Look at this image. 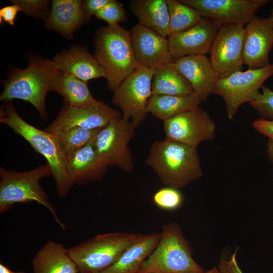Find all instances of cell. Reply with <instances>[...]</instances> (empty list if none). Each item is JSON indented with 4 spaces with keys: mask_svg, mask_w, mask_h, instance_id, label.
<instances>
[{
    "mask_svg": "<svg viewBox=\"0 0 273 273\" xmlns=\"http://www.w3.org/2000/svg\"><path fill=\"white\" fill-rule=\"evenodd\" d=\"M202 102L195 94L186 96L152 95L148 100L147 110L148 113L163 122L199 107Z\"/></svg>",
    "mask_w": 273,
    "mask_h": 273,
    "instance_id": "cell-26",
    "label": "cell"
},
{
    "mask_svg": "<svg viewBox=\"0 0 273 273\" xmlns=\"http://www.w3.org/2000/svg\"><path fill=\"white\" fill-rule=\"evenodd\" d=\"M53 60L59 71L70 74L85 82L106 77L105 70L86 47L74 46L57 54Z\"/></svg>",
    "mask_w": 273,
    "mask_h": 273,
    "instance_id": "cell-20",
    "label": "cell"
},
{
    "mask_svg": "<svg viewBox=\"0 0 273 273\" xmlns=\"http://www.w3.org/2000/svg\"><path fill=\"white\" fill-rule=\"evenodd\" d=\"M160 237V233L140 234L112 265L101 273H138L156 248Z\"/></svg>",
    "mask_w": 273,
    "mask_h": 273,
    "instance_id": "cell-22",
    "label": "cell"
},
{
    "mask_svg": "<svg viewBox=\"0 0 273 273\" xmlns=\"http://www.w3.org/2000/svg\"><path fill=\"white\" fill-rule=\"evenodd\" d=\"M271 16L272 17V22H273V10H272V14Z\"/></svg>",
    "mask_w": 273,
    "mask_h": 273,
    "instance_id": "cell-40",
    "label": "cell"
},
{
    "mask_svg": "<svg viewBox=\"0 0 273 273\" xmlns=\"http://www.w3.org/2000/svg\"><path fill=\"white\" fill-rule=\"evenodd\" d=\"M109 0H85L82 1V7L86 22L93 15L102 9Z\"/></svg>",
    "mask_w": 273,
    "mask_h": 273,
    "instance_id": "cell-36",
    "label": "cell"
},
{
    "mask_svg": "<svg viewBox=\"0 0 273 273\" xmlns=\"http://www.w3.org/2000/svg\"><path fill=\"white\" fill-rule=\"evenodd\" d=\"M59 70L53 60L33 57L23 69H15L4 82L0 100L20 99L31 104L42 120L47 118L45 101L50 83Z\"/></svg>",
    "mask_w": 273,
    "mask_h": 273,
    "instance_id": "cell-4",
    "label": "cell"
},
{
    "mask_svg": "<svg viewBox=\"0 0 273 273\" xmlns=\"http://www.w3.org/2000/svg\"><path fill=\"white\" fill-rule=\"evenodd\" d=\"M135 129L130 120L122 118L98 132L94 139L95 148L107 167L116 166L126 172L133 171V157L128 144Z\"/></svg>",
    "mask_w": 273,
    "mask_h": 273,
    "instance_id": "cell-10",
    "label": "cell"
},
{
    "mask_svg": "<svg viewBox=\"0 0 273 273\" xmlns=\"http://www.w3.org/2000/svg\"><path fill=\"white\" fill-rule=\"evenodd\" d=\"M192 250L177 223L165 224L156 248L138 273H204L194 259Z\"/></svg>",
    "mask_w": 273,
    "mask_h": 273,
    "instance_id": "cell-5",
    "label": "cell"
},
{
    "mask_svg": "<svg viewBox=\"0 0 273 273\" xmlns=\"http://www.w3.org/2000/svg\"><path fill=\"white\" fill-rule=\"evenodd\" d=\"M273 46L272 17L255 16L245 26L243 49L244 64L248 69L264 68L270 63L269 54Z\"/></svg>",
    "mask_w": 273,
    "mask_h": 273,
    "instance_id": "cell-15",
    "label": "cell"
},
{
    "mask_svg": "<svg viewBox=\"0 0 273 273\" xmlns=\"http://www.w3.org/2000/svg\"><path fill=\"white\" fill-rule=\"evenodd\" d=\"M95 48L94 56L105 71L108 88L113 91L139 67L130 31L119 24L99 28Z\"/></svg>",
    "mask_w": 273,
    "mask_h": 273,
    "instance_id": "cell-3",
    "label": "cell"
},
{
    "mask_svg": "<svg viewBox=\"0 0 273 273\" xmlns=\"http://www.w3.org/2000/svg\"><path fill=\"white\" fill-rule=\"evenodd\" d=\"M131 11L139 24L167 37L170 34L167 0H131Z\"/></svg>",
    "mask_w": 273,
    "mask_h": 273,
    "instance_id": "cell-24",
    "label": "cell"
},
{
    "mask_svg": "<svg viewBox=\"0 0 273 273\" xmlns=\"http://www.w3.org/2000/svg\"><path fill=\"white\" fill-rule=\"evenodd\" d=\"M32 268L34 273H79L68 249L51 240L48 241L34 256Z\"/></svg>",
    "mask_w": 273,
    "mask_h": 273,
    "instance_id": "cell-23",
    "label": "cell"
},
{
    "mask_svg": "<svg viewBox=\"0 0 273 273\" xmlns=\"http://www.w3.org/2000/svg\"><path fill=\"white\" fill-rule=\"evenodd\" d=\"M129 31L134 57L139 66L155 69L173 61L167 37L139 23Z\"/></svg>",
    "mask_w": 273,
    "mask_h": 273,
    "instance_id": "cell-17",
    "label": "cell"
},
{
    "mask_svg": "<svg viewBox=\"0 0 273 273\" xmlns=\"http://www.w3.org/2000/svg\"><path fill=\"white\" fill-rule=\"evenodd\" d=\"M0 122L22 136L45 158L56 183L58 196L61 198L65 197L73 184L67 172L66 157L56 135L40 130L25 121L10 101L1 107Z\"/></svg>",
    "mask_w": 273,
    "mask_h": 273,
    "instance_id": "cell-2",
    "label": "cell"
},
{
    "mask_svg": "<svg viewBox=\"0 0 273 273\" xmlns=\"http://www.w3.org/2000/svg\"><path fill=\"white\" fill-rule=\"evenodd\" d=\"M12 4L18 5L27 15L46 19L48 15L49 2L43 0H13Z\"/></svg>",
    "mask_w": 273,
    "mask_h": 273,
    "instance_id": "cell-33",
    "label": "cell"
},
{
    "mask_svg": "<svg viewBox=\"0 0 273 273\" xmlns=\"http://www.w3.org/2000/svg\"><path fill=\"white\" fill-rule=\"evenodd\" d=\"M0 273H25L23 270L13 271L3 263H0Z\"/></svg>",
    "mask_w": 273,
    "mask_h": 273,
    "instance_id": "cell-38",
    "label": "cell"
},
{
    "mask_svg": "<svg viewBox=\"0 0 273 273\" xmlns=\"http://www.w3.org/2000/svg\"><path fill=\"white\" fill-rule=\"evenodd\" d=\"M140 234L112 232L98 235L68 249L79 273H101L112 265Z\"/></svg>",
    "mask_w": 273,
    "mask_h": 273,
    "instance_id": "cell-7",
    "label": "cell"
},
{
    "mask_svg": "<svg viewBox=\"0 0 273 273\" xmlns=\"http://www.w3.org/2000/svg\"><path fill=\"white\" fill-rule=\"evenodd\" d=\"M195 9L202 18L220 27L232 25H246L267 0H179Z\"/></svg>",
    "mask_w": 273,
    "mask_h": 273,
    "instance_id": "cell-11",
    "label": "cell"
},
{
    "mask_svg": "<svg viewBox=\"0 0 273 273\" xmlns=\"http://www.w3.org/2000/svg\"><path fill=\"white\" fill-rule=\"evenodd\" d=\"M154 69L139 67L115 89L113 104L122 112V118L131 119L137 128L146 119L148 100L152 95Z\"/></svg>",
    "mask_w": 273,
    "mask_h": 273,
    "instance_id": "cell-9",
    "label": "cell"
},
{
    "mask_svg": "<svg viewBox=\"0 0 273 273\" xmlns=\"http://www.w3.org/2000/svg\"><path fill=\"white\" fill-rule=\"evenodd\" d=\"M272 75L273 63L260 69L237 71L219 78L213 93L223 98L227 116L232 120L242 105L257 98L264 82Z\"/></svg>",
    "mask_w": 273,
    "mask_h": 273,
    "instance_id": "cell-8",
    "label": "cell"
},
{
    "mask_svg": "<svg viewBox=\"0 0 273 273\" xmlns=\"http://www.w3.org/2000/svg\"><path fill=\"white\" fill-rule=\"evenodd\" d=\"M146 162L162 183L177 189L203 174L197 148L166 139L153 143Z\"/></svg>",
    "mask_w": 273,
    "mask_h": 273,
    "instance_id": "cell-1",
    "label": "cell"
},
{
    "mask_svg": "<svg viewBox=\"0 0 273 273\" xmlns=\"http://www.w3.org/2000/svg\"><path fill=\"white\" fill-rule=\"evenodd\" d=\"M194 94L189 82L169 63L154 69L152 95L186 96Z\"/></svg>",
    "mask_w": 273,
    "mask_h": 273,
    "instance_id": "cell-27",
    "label": "cell"
},
{
    "mask_svg": "<svg viewBox=\"0 0 273 273\" xmlns=\"http://www.w3.org/2000/svg\"><path fill=\"white\" fill-rule=\"evenodd\" d=\"M51 175L47 164L32 170L19 172L0 167V213L16 204L35 202L47 209L62 229L65 228L56 209L40 184L41 179Z\"/></svg>",
    "mask_w": 273,
    "mask_h": 273,
    "instance_id": "cell-6",
    "label": "cell"
},
{
    "mask_svg": "<svg viewBox=\"0 0 273 273\" xmlns=\"http://www.w3.org/2000/svg\"><path fill=\"white\" fill-rule=\"evenodd\" d=\"M204 273H221L218 268L214 267L211 269L205 272Z\"/></svg>",
    "mask_w": 273,
    "mask_h": 273,
    "instance_id": "cell-39",
    "label": "cell"
},
{
    "mask_svg": "<svg viewBox=\"0 0 273 273\" xmlns=\"http://www.w3.org/2000/svg\"><path fill=\"white\" fill-rule=\"evenodd\" d=\"M169 64L187 80L195 94L202 102L213 93L219 77L210 58L206 55L185 56Z\"/></svg>",
    "mask_w": 273,
    "mask_h": 273,
    "instance_id": "cell-18",
    "label": "cell"
},
{
    "mask_svg": "<svg viewBox=\"0 0 273 273\" xmlns=\"http://www.w3.org/2000/svg\"><path fill=\"white\" fill-rule=\"evenodd\" d=\"M261 90L262 93L249 104L262 118L273 120V90L264 85Z\"/></svg>",
    "mask_w": 273,
    "mask_h": 273,
    "instance_id": "cell-32",
    "label": "cell"
},
{
    "mask_svg": "<svg viewBox=\"0 0 273 273\" xmlns=\"http://www.w3.org/2000/svg\"><path fill=\"white\" fill-rule=\"evenodd\" d=\"M253 126L258 132L268 138L266 152L273 163V120L257 119L253 122Z\"/></svg>",
    "mask_w": 273,
    "mask_h": 273,
    "instance_id": "cell-34",
    "label": "cell"
},
{
    "mask_svg": "<svg viewBox=\"0 0 273 273\" xmlns=\"http://www.w3.org/2000/svg\"><path fill=\"white\" fill-rule=\"evenodd\" d=\"M154 204L167 211L176 210L183 202V196L179 189L166 187L158 190L153 196Z\"/></svg>",
    "mask_w": 273,
    "mask_h": 273,
    "instance_id": "cell-30",
    "label": "cell"
},
{
    "mask_svg": "<svg viewBox=\"0 0 273 273\" xmlns=\"http://www.w3.org/2000/svg\"><path fill=\"white\" fill-rule=\"evenodd\" d=\"M21 9L17 5L4 7L0 10V22H5L10 25H14L18 13Z\"/></svg>",
    "mask_w": 273,
    "mask_h": 273,
    "instance_id": "cell-37",
    "label": "cell"
},
{
    "mask_svg": "<svg viewBox=\"0 0 273 273\" xmlns=\"http://www.w3.org/2000/svg\"><path fill=\"white\" fill-rule=\"evenodd\" d=\"M122 118V113L101 101L87 107H74L65 103L57 117L45 130L57 134L74 127L102 129Z\"/></svg>",
    "mask_w": 273,
    "mask_h": 273,
    "instance_id": "cell-13",
    "label": "cell"
},
{
    "mask_svg": "<svg viewBox=\"0 0 273 273\" xmlns=\"http://www.w3.org/2000/svg\"><path fill=\"white\" fill-rule=\"evenodd\" d=\"M220 27L215 23L202 18L191 28L168 37L171 56L175 60L192 55H206L210 53Z\"/></svg>",
    "mask_w": 273,
    "mask_h": 273,
    "instance_id": "cell-16",
    "label": "cell"
},
{
    "mask_svg": "<svg viewBox=\"0 0 273 273\" xmlns=\"http://www.w3.org/2000/svg\"><path fill=\"white\" fill-rule=\"evenodd\" d=\"M95 16L97 19L105 21L109 26L118 25L127 19L123 4L116 0H109Z\"/></svg>",
    "mask_w": 273,
    "mask_h": 273,
    "instance_id": "cell-31",
    "label": "cell"
},
{
    "mask_svg": "<svg viewBox=\"0 0 273 273\" xmlns=\"http://www.w3.org/2000/svg\"><path fill=\"white\" fill-rule=\"evenodd\" d=\"M94 139L66 158L67 172L73 185L100 180L107 173L108 167L99 157Z\"/></svg>",
    "mask_w": 273,
    "mask_h": 273,
    "instance_id": "cell-19",
    "label": "cell"
},
{
    "mask_svg": "<svg viewBox=\"0 0 273 273\" xmlns=\"http://www.w3.org/2000/svg\"><path fill=\"white\" fill-rule=\"evenodd\" d=\"M49 92L58 93L63 97L65 103L74 107H90L100 102L91 94L87 82L61 71L52 79Z\"/></svg>",
    "mask_w": 273,
    "mask_h": 273,
    "instance_id": "cell-25",
    "label": "cell"
},
{
    "mask_svg": "<svg viewBox=\"0 0 273 273\" xmlns=\"http://www.w3.org/2000/svg\"><path fill=\"white\" fill-rule=\"evenodd\" d=\"M244 38L245 27L242 25L219 28L209 53L219 78L243 70Z\"/></svg>",
    "mask_w": 273,
    "mask_h": 273,
    "instance_id": "cell-14",
    "label": "cell"
},
{
    "mask_svg": "<svg viewBox=\"0 0 273 273\" xmlns=\"http://www.w3.org/2000/svg\"><path fill=\"white\" fill-rule=\"evenodd\" d=\"M167 2L170 34L186 31L196 25L202 18L195 9L179 1L167 0Z\"/></svg>",
    "mask_w": 273,
    "mask_h": 273,
    "instance_id": "cell-28",
    "label": "cell"
},
{
    "mask_svg": "<svg viewBox=\"0 0 273 273\" xmlns=\"http://www.w3.org/2000/svg\"><path fill=\"white\" fill-rule=\"evenodd\" d=\"M84 22L86 21L82 1L54 0L50 13L45 19L44 26L66 38H71Z\"/></svg>",
    "mask_w": 273,
    "mask_h": 273,
    "instance_id": "cell-21",
    "label": "cell"
},
{
    "mask_svg": "<svg viewBox=\"0 0 273 273\" xmlns=\"http://www.w3.org/2000/svg\"><path fill=\"white\" fill-rule=\"evenodd\" d=\"M163 129L166 140L197 148L202 142L214 138L216 125L199 106L163 121Z\"/></svg>",
    "mask_w": 273,
    "mask_h": 273,
    "instance_id": "cell-12",
    "label": "cell"
},
{
    "mask_svg": "<svg viewBox=\"0 0 273 273\" xmlns=\"http://www.w3.org/2000/svg\"><path fill=\"white\" fill-rule=\"evenodd\" d=\"M100 129L74 127L55 134L66 158L94 140Z\"/></svg>",
    "mask_w": 273,
    "mask_h": 273,
    "instance_id": "cell-29",
    "label": "cell"
},
{
    "mask_svg": "<svg viewBox=\"0 0 273 273\" xmlns=\"http://www.w3.org/2000/svg\"><path fill=\"white\" fill-rule=\"evenodd\" d=\"M237 251L232 254L230 258H221L218 265L221 273H243L236 259Z\"/></svg>",
    "mask_w": 273,
    "mask_h": 273,
    "instance_id": "cell-35",
    "label": "cell"
}]
</instances>
